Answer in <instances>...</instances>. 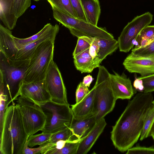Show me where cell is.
<instances>
[{
  "label": "cell",
  "mask_w": 154,
  "mask_h": 154,
  "mask_svg": "<svg viewBox=\"0 0 154 154\" xmlns=\"http://www.w3.org/2000/svg\"><path fill=\"white\" fill-rule=\"evenodd\" d=\"M153 99L151 93L139 92L129 100L111 132L113 144L119 151H126L138 140Z\"/></svg>",
  "instance_id": "obj_1"
},
{
  "label": "cell",
  "mask_w": 154,
  "mask_h": 154,
  "mask_svg": "<svg viewBox=\"0 0 154 154\" xmlns=\"http://www.w3.org/2000/svg\"><path fill=\"white\" fill-rule=\"evenodd\" d=\"M28 137L18 105L12 103L5 113L0 133V154H23Z\"/></svg>",
  "instance_id": "obj_2"
},
{
  "label": "cell",
  "mask_w": 154,
  "mask_h": 154,
  "mask_svg": "<svg viewBox=\"0 0 154 154\" xmlns=\"http://www.w3.org/2000/svg\"><path fill=\"white\" fill-rule=\"evenodd\" d=\"M94 87L95 94L92 113L95 116L97 123L112 111L117 100L111 88L110 73L103 66L99 67Z\"/></svg>",
  "instance_id": "obj_3"
},
{
  "label": "cell",
  "mask_w": 154,
  "mask_h": 154,
  "mask_svg": "<svg viewBox=\"0 0 154 154\" xmlns=\"http://www.w3.org/2000/svg\"><path fill=\"white\" fill-rule=\"evenodd\" d=\"M30 59L13 60L6 57L0 52V76L8 91L10 102L17 100L23 83Z\"/></svg>",
  "instance_id": "obj_4"
},
{
  "label": "cell",
  "mask_w": 154,
  "mask_h": 154,
  "mask_svg": "<svg viewBox=\"0 0 154 154\" xmlns=\"http://www.w3.org/2000/svg\"><path fill=\"white\" fill-rule=\"evenodd\" d=\"M55 39H48L41 43L30 59L24 83L44 80L49 64L53 59Z\"/></svg>",
  "instance_id": "obj_5"
},
{
  "label": "cell",
  "mask_w": 154,
  "mask_h": 154,
  "mask_svg": "<svg viewBox=\"0 0 154 154\" xmlns=\"http://www.w3.org/2000/svg\"><path fill=\"white\" fill-rule=\"evenodd\" d=\"M39 105L46 117L42 132L52 134L70 127L74 116L69 104H60L51 100Z\"/></svg>",
  "instance_id": "obj_6"
},
{
  "label": "cell",
  "mask_w": 154,
  "mask_h": 154,
  "mask_svg": "<svg viewBox=\"0 0 154 154\" xmlns=\"http://www.w3.org/2000/svg\"><path fill=\"white\" fill-rule=\"evenodd\" d=\"M54 18L68 28L71 33L78 38L87 36L105 39H113V35L105 28L99 27L88 22L67 15L54 8H52Z\"/></svg>",
  "instance_id": "obj_7"
},
{
  "label": "cell",
  "mask_w": 154,
  "mask_h": 154,
  "mask_svg": "<svg viewBox=\"0 0 154 154\" xmlns=\"http://www.w3.org/2000/svg\"><path fill=\"white\" fill-rule=\"evenodd\" d=\"M17 100L28 137L42 131L45 126L46 117L40 106L21 96Z\"/></svg>",
  "instance_id": "obj_8"
},
{
  "label": "cell",
  "mask_w": 154,
  "mask_h": 154,
  "mask_svg": "<svg viewBox=\"0 0 154 154\" xmlns=\"http://www.w3.org/2000/svg\"><path fill=\"white\" fill-rule=\"evenodd\" d=\"M153 19V15L147 12L137 16L129 22L123 29L118 37L119 48L120 51L128 52L134 47L133 41L145 27L149 25Z\"/></svg>",
  "instance_id": "obj_9"
},
{
  "label": "cell",
  "mask_w": 154,
  "mask_h": 154,
  "mask_svg": "<svg viewBox=\"0 0 154 154\" xmlns=\"http://www.w3.org/2000/svg\"><path fill=\"white\" fill-rule=\"evenodd\" d=\"M44 81L51 101L60 104H69L66 89L61 74L53 59L49 64Z\"/></svg>",
  "instance_id": "obj_10"
},
{
  "label": "cell",
  "mask_w": 154,
  "mask_h": 154,
  "mask_svg": "<svg viewBox=\"0 0 154 154\" xmlns=\"http://www.w3.org/2000/svg\"><path fill=\"white\" fill-rule=\"evenodd\" d=\"M123 65L129 72L139 74L141 77L154 73V56H138L131 52Z\"/></svg>",
  "instance_id": "obj_11"
},
{
  "label": "cell",
  "mask_w": 154,
  "mask_h": 154,
  "mask_svg": "<svg viewBox=\"0 0 154 154\" xmlns=\"http://www.w3.org/2000/svg\"><path fill=\"white\" fill-rule=\"evenodd\" d=\"M19 95L30 99L39 105L51 100L44 80L23 83L20 90Z\"/></svg>",
  "instance_id": "obj_12"
},
{
  "label": "cell",
  "mask_w": 154,
  "mask_h": 154,
  "mask_svg": "<svg viewBox=\"0 0 154 154\" xmlns=\"http://www.w3.org/2000/svg\"><path fill=\"white\" fill-rule=\"evenodd\" d=\"M110 74L111 88L116 99H130L136 93L137 91L133 88L129 78L123 73L121 75L114 72Z\"/></svg>",
  "instance_id": "obj_13"
},
{
  "label": "cell",
  "mask_w": 154,
  "mask_h": 154,
  "mask_svg": "<svg viewBox=\"0 0 154 154\" xmlns=\"http://www.w3.org/2000/svg\"><path fill=\"white\" fill-rule=\"evenodd\" d=\"M60 29L59 26L56 24L47 34L32 42L24 45L16 44L18 49L15 60L29 59L37 47L41 43L48 39H55Z\"/></svg>",
  "instance_id": "obj_14"
},
{
  "label": "cell",
  "mask_w": 154,
  "mask_h": 154,
  "mask_svg": "<svg viewBox=\"0 0 154 154\" xmlns=\"http://www.w3.org/2000/svg\"><path fill=\"white\" fill-rule=\"evenodd\" d=\"M97 123L93 114L79 119H73L70 126L72 133L71 141H78L85 136Z\"/></svg>",
  "instance_id": "obj_15"
},
{
  "label": "cell",
  "mask_w": 154,
  "mask_h": 154,
  "mask_svg": "<svg viewBox=\"0 0 154 154\" xmlns=\"http://www.w3.org/2000/svg\"><path fill=\"white\" fill-rule=\"evenodd\" d=\"M106 125L104 118L97 122L85 136L81 138L76 154H86L90 150Z\"/></svg>",
  "instance_id": "obj_16"
},
{
  "label": "cell",
  "mask_w": 154,
  "mask_h": 154,
  "mask_svg": "<svg viewBox=\"0 0 154 154\" xmlns=\"http://www.w3.org/2000/svg\"><path fill=\"white\" fill-rule=\"evenodd\" d=\"M11 30L0 24V52L7 58L15 60L18 51Z\"/></svg>",
  "instance_id": "obj_17"
},
{
  "label": "cell",
  "mask_w": 154,
  "mask_h": 154,
  "mask_svg": "<svg viewBox=\"0 0 154 154\" xmlns=\"http://www.w3.org/2000/svg\"><path fill=\"white\" fill-rule=\"evenodd\" d=\"M76 69L82 73H91L100 66L102 62L97 57L94 58L90 55L89 48L73 56Z\"/></svg>",
  "instance_id": "obj_18"
},
{
  "label": "cell",
  "mask_w": 154,
  "mask_h": 154,
  "mask_svg": "<svg viewBox=\"0 0 154 154\" xmlns=\"http://www.w3.org/2000/svg\"><path fill=\"white\" fill-rule=\"evenodd\" d=\"M94 94L95 88L94 87L81 101L71 105L74 118L79 119L92 113Z\"/></svg>",
  "instance_id": "obj_19"
},
{
  "label": "cell",
  "mask_w": 154,
  "mask_h": 154,
  "mask_svg": "<svg viewBox=\"0 0 154 154\" xmlns=\"http://www.w3.org/2000/svg\"><path fill=\"white\" fill-rule=\"evenodd\" d=\"M82 5L88 22L97 26L101 13L98 0H81Z\"/></svg>",
  "instance_id": "obj_20"
},
{
  "label": "cell",
  "mask_w": 154,
  "mask_h": 154,
  "mask_svg": "<svg viewBox=\"0 0 154 154\" xmlns=\"http://www.w3.org/2000/svg\"><path fill=\"white\" fill-rule=\"evenodd\" d=\"M99 47L97 57L102 61L108 55L116 51L119 45L118 40L113 39H105L97 38Z\"/></svg>",
  "instance_id": "obj_21"
},
{
  "label": "cell",
  "mask_w": 154,
  "mask_h": 154,
  "mask_svg": "<svg viewBox=\"0 0 154 154\" xmlns=\"http://www.w3.org/2000/svg\"><path fill=\"white\" fill-rule=\"evenodd\" d=\"M52 8H55L69 16L77 18L70 0H47Z\"/></svg>",
  "instance_id": "obj_22"
},
{
  "label": "cell",
  "mask_w": 154,
  "mask_h": 154,
  "mask_svg": "<svg viewBox=\"0 0 154 154\" xmlns=\"http://www.w3.org/2000/svg\"><path fill=\"white\" fill-rule=\"evenodd\" d=\"M0 132H1L3 119L6 108L10 103L9 95L2 78L0 76Z\"/></svg>",
  "instance_id": "obj_23"
},
{
  "label": "cell",
  "mask_w": 154,
  "mask_h": 154,
  "mask_svg": "<svg viewBox=\"0 0 154 154\" xmlns=\"http://www.w3.org/2000/svg\"><path fill=\"white\" fill-rule=\"evenodd\" d=\"M53 26L54 25L51 23H48L37 33L26 38H20L14 36L15 43L17 45H23L38 40L49 32L53 28Z\"/></svg>",
  "instance_id": "obj_24"
},
{
  "label": "cell",
  "mask_w": 154,
  "mask_h": 154,
  "mask_svg": "<svg viewBox=\"0 0 154 154\" xmlns=\"http://www.w3.org/2000/svg\"><path fill=\"white\" fill-rule=\"evenodd\" d=\"M81 139L78 141H67L64 146L61 149L53 147L46 153V154H76Z\"/></svg>",
  "instance_id": "obj_25"
},
{
  "label": "cell",
  "mask_w": 154,
  "mask_h": 154,
  "mask_svg": "<svg viewBox=\"0 0 154 154\" xmlns=\"http://www.w3.org/2000/svg\"><path fill=\"white\" fill-rule=\"evenodd\" d=\"M154 123V105L152 104L146 115L140 140L141 141L149 137Z\"/></svg>",
  "instance_id": "obj_26"
},
{
  "label": "cell",
  "mask_w": 154,
  "mask_h": 154,
  "mask_svg": "<svg viewBox=\"0 0 154 154\" xmlns=\"http://www.w3.org/2000/svg\"><path fill=\"white\" fill-rule=\"evenodd\" d=\"M55 145V143L48 141L40 145L38 147L32 148L28 146L26 141L23 147V154H46L48 151L54 147Z\"/></svg>",
  "instance_id": "obj_27"
},
{
  "label": "cell",
  "mask_w": 154,
  "mask_h": 154,
  "mask_svg": "<svg viewBox=\"0 0 154 154\" xmlns=\"http://www.w3.org/2000/svg\"><path fill=\"white\" fill-rule=\"evenodd\" d=\"M52 134L42 132L39 134L31 135L29 136L27 140L28 146L29 147L32 148L49 141Z\"/></svg>",
  "instance_id": "obj_28"
},
{
  "label": "cell",
  "mask_w": 154,
  "mask_h": 154,
  "mask_svg": "<svg viewBox=\"0 0 154 154\" xmlns=\"http://www.w3.org/2000/svg\"><path fill=\"white\" fill-rule=\"evenodd\" d=\"M94 38L87 36L78 38L77 44L72 53L73 56L89 48Z\"/></svg>",
  "instance_id": "obj_29"
},
{
  "label": "cell",
  "mask_w": 154,
  "mask_h": 154,
  "mask_svg": "<svg viewBox=\"0 0 154 154\" xmlns=\"http://www.w3.org/2000/svg\"><path fill=\"white\" fill-rule=\"evenodd\" d=\"M72 133L70 127L52 134L49 141L55 143L60 140L71 141Z\"/></svg>",
  "instance_id": "obj_30"
},
{
  "label": "cell",
  "mask_w": 154,
  "mask_h": 154,
  "mask_svg": "<svg viewBox=\"0 0 154 154\" xmlns=\"http://www.w3.org/2000/svg\"><path fill=\"white\" fill-rule=\"evenodd\" d=\"M131 52L138 56H154V40L145 47L136 50L132 49Z\"/></svg>",
  "instance_id": "obj_31"
},
{
  "label": "cell",
  "mask_w": 154,
  "mask_h": 154,
  "mask_svg": "<svg viewBox=\"0 0 154 154\" xmlns=\"http://www.w3.org/2000/svg\"><path fill=\"white\" fill-rule=\"evenodd\" d=\"M143 81L144 93H151L154 91V73L144 77H138Z\"/></svg>",
  "instance_id": "obj_32"
},
{
  "label": "cell",
  "mask_w": 154,
  "mask_h": 154,
  "mask_svg": "<svg viewBox=\"0 0 154 154\" xmlns=\"http://www.w3.org/2000/svg\"><path fill=\"white\" fill-rule=\"evenodd\" d=\"M70 1L77 16V18L88 22L82 5L81 0H70Z\"/></svg>",
  "instance_id": "obj_33"
},
{
  "label": "cell",
  "mask_w": 154,
  "mask_h": 154,
  "mask_svg": "<svg viewBox=\"0 0 154 154\" xmlns=\"http://www.w3.org/2000/svg\"><path fill=\"white\" fill-rule=\"evenodd\" d=\"M127 154H154V147L137 145L127 151Z\"/></svg>",
  "instance_id": "obj_34"
},
{
  "label": "cell",
  "mask_w": 154,
  "mask_h": 154,
  "mask_svg": "<svg viewBox=\"0 0 154 154\" xmlns=\"http://www.w3.org/2000/svg\"><path fill=\"white\" fill-rule=\"evenodd\" d=\"M88 87L80 82L78 85L75 92L76 103L81 101L90 91Z\"/></svg>",
  "instance_id": "obj_35"
},
{
  "label": "cell",
  "mask_w": 154,
  "mask_h": 154,
  "mask_svg": "<svg viewBox=\"0 0 154 154\" xmlns=\"http://www.w3.org/2000/svg\"><path fill=\"white\" fill-rule=\"evenodd\" d=\"M138 36L141 38L153 41L154 40V25H148L145 27L141 31Z\"/></svg>",
  "instance_id": "obj_36"
},
{
  "label": "cell",
  "mask_w": 154,
  "mask_h": 154,
  "mask_svg": "<svg viewBox=\"0 0 154 154\" xmlns=\"http://www.w3.org/2000/svg\"><path fill=\"white\" fill-rule=\"evenodd\" d=\"M99 50L97 38L94 37L89 48L90 55L93 58H95L97 56Z\"/></svg>",
  "instance_id": "obj_37"
},
{
  "label": "cell",
  "mask_w": 154,
  "mask_h": 154,
  "mask_svg": "<svg viewBox=\"0 0 154 154\" xmlns=\"http://www.w3.org/2000/svg\"><path fill=\"white\" fill-rule=\"evenodd\" d=\"M135 78V79L133 83L134 88L137 91L139 92H143L144 86L142 80L136 76Z\"/></svg>",
  "instance_id": "obj_38"
},
{
  "label": "cell",
  "mask_w": 154,
  "mask_h": 154,
  "mask_svg": "<svg viewBox=\"0 0 154 154\" xmlns=\"http://www.w3.org/2000/svg\"><path fill=\"white\" fill-rule=\"evenodd\" d=\"M93 79L91 75H88L84 77L82 82L84 85L88 88Z\"/></svg>",
  "instance_id": "obj_39"
},
{
  "label": "cell",
  "mask_w": 154,
  "mask_h": 154,
  "mask_svg": "<svg viewBox=\"0 0 154 154\" xmlns=\"http://www.w3.org/2000/svg\"><path fill=\"white\" fill-rule=\"evenodd\" d=\"M14 0H0L1 5L6 7H11L13 6Z\"/></svg>",
  "instance_id": "obj_40"
},
{
  "label": "cell",
  "mask_w": 154,
  "mask_h": 154,
  "mask_svg": "<svg viewBox=\"0 0 154 154\" xmlns=\"http://www.w3.org/2000/svg\"><path fill=\"white\" fill-rule=\"evenodd\" d=\"M67 141L60 140L58 141L55 143V148L58 149H62L65 145Z\"/></svg>",
  "instance_id": "obj_41"
},
{
  "label": "cell",
  "mask_w": 154,
  "mask_h": 154,
  "mask_svg": "<svg viewBox=\"0 0 154 154\" xmlns=\"http://www.w3.org/2000/svg\"><path fill=\"white\" fill-rule=\"evenodd\" d=\"M154 136V123L150 131L149 136Z\"/></svg>",
  "instance_id": "obj_42"
},
{
  "label": "cell",
  "mask_w": 154,
  "mask_h": 154,
  "mask_svg": "<svg viewBox=\"0 0 154 154\" xmlns=\"http://www.w3.org/2000/svg\"><path fill=\"white\" fill-rule=\"evenodd\" d=\"M152 104L153 105H154V100H153L152 102Z\"/></svg>",
  "instance_id": "obj_43"
},
{
  "label": "cell",
  "mask_w": 154,
  "mask_h": 154,
  "mask_svg": "<svg viewBox=\"0 0 154 154\" xmlns=\"http://www.w3.org/2000/svg\"><path fill=\"white\" fill-rule=\"evenodd\" d=\"M152 138L154 140V136H152Z\"/></svg>",
  "instance_id": "obj_44"
},
{
  "label": "cell",
  "mask_w": 154,
  "mask_h": 154,
  "mask_svg": "<svg viewBox=\"0 0 154 154\" xmlns=\"http://www.w3.org/2000/svg\"><path fill=\"white\" fill-rule=\"evenodd\" d=\"M34 0L35 1H39V0Z\"/></svg>",
  "instance_id": "obj_45"
}]
</instances>
